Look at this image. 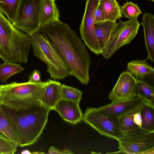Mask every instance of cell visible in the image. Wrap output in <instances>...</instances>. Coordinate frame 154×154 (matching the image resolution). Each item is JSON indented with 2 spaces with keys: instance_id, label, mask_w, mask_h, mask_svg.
Segmentation results:
<instances>
[{
  "instance_id": "36",
  "label": "cell",
  "mask_w": 154,
  "mask_h": 154,
  "mask_svg": "<svg viewBox=\"0 0 154 154\" xmlns=\"http://www.w3.org/2000/svg\"><path fill=\"white\" fill-rule=\"evenodd\" d=\"M111 0L113 2H116L117 1L116 0Z\"/></svg>"
},
{
  "instance_id": "22",
  "label": "cell",
  "mask_w": 154,
  "mask_h": 154,
  "mask_svg": "<svg viewBox=\"0 0 154 154\" xmlns=\"http://www.w3.org/2000/svg\"><path fill=\"white\" fill-rule=\"evenodd\" d=\"M99 3L102 6L106 20L116 21L122 17L118 2L111 0H100Z\"/></svg>"
},
{
  "instance_id": "9",
  "label": "cell",
  "mask_w": 154,
  "mask_h": 154,
  "mask_svg": "<svg viewBox=\"0 0 154 154\" xmlns=\"http://www.w3.org/2000/svg\"><path fill=\"white\" fill-rule=\"evenodd\" d=\"M119 152L128 154L154 153V133L124 136L118 140Z\"/></svg>"
},
{
  "instance_id": "38",
  "label": "cell",
  "mask_w": 154,
  "mask_h": 154,
  "mask_svg": "<svg viewBox=\"0 0 154 154\" xmlns=\"http://www.w3.org/2000/svg\"></svg>"
},
{
  "instance_id": "10",
  "label": "cell",
  "mask_w": 154,
  "mask_h": 154,
  "mask_svg": "<svg viewBox=\"0 0 154 154\" xmlns=\"http://www.w3.org/2000/svg\"><path fill=\"white\" fill-rule=\"evenodd\" d=\"M19 142V146L23 147L35 143L37 141L28 126L22 112H15L3 106Z\"/></svg>"
},
{
  "instance_id": "37",
  "label": "cell",
  "mask_w": 154,
  "mask_h": 154,
  "mask_svg": "<svg viewBox=\"0 0 154 154\" xmlns=\"http://www.w3.org/2000/svg\"><path fill=\"white\" fill-rule=\"evenodd\" d=\"M148 1H152L153 2H154V0H147Z\"/></svg>"
},
{
  "instance_id": "25",
  "label": "cell",
  "mask_w": 154,
  "mask_h": 154,
  "mask_svg": "<svg viewBox=\"0 0 154 154\" xmlns=\"http://www.w3.org/2000/svg\"><path fill=\"white\" fill-rule=\"evenodd\" d=\"M82 91L64 84L62 85L61 98L79 102L82 97Z\"/></svg>"
},
{
  "instance_id": "26",
  "label": "cell",
  "mask_w": 154,
  "mask_h": 154,
  "mask_svg": "<svg viewBox=\"0 0 154 154\" xmlns=\"http://www.w3.org/2000/svg\"><path fill=\"white\" fill-rule=\"evenodd\" d=\"M120 10L125 17L130 19L138 17L142 12L137 4L131 1L127 2L120 7Z\"/></svg>"
},
{
  "instance_id": "4",
  "label": "cell",
  "mask_w": 154,
  "mask_h": 154,
  "mask_svg": "<svg viewBox=\"0 0 154 154\" xmlns=\"http://www.w3.org/2000/svg\"><path fill=\"white\" fill-rule=\"evenodd\" d=\"M30 37L33 54L46 63L51 78L62 79L71 75L69 65L45 34L38 31Z\"/></svg>"
},
{
  "instance_id": "18",
  "label": "cell",
  "mask_w": 154,
  "mask_h": 154,
  "mask_svg": "<svg viewBox=\"0 0 154 154\" xmlns=\"http://www.w3.org/2000/svg\"><path fill=\"white\" fill-rule=\"evenodd\" d=\"M59 17L55 0H42L40 15L41 27L60 20Z\"/></svg>"
},
{
  "instance_id": "11",
  "label": "cell",
  "mask_w": 154,
  "mask_h": 154,
  "mask_svg": "<svg viewBox=\"0 0 154 154\" xmlns=\"http://www.w3.org/2000/svg\"><path fill=\"white\" fill-rule=\"evenodd\" d=\"M136 79L128 71H125L119 78L108 97L112 102L130 99L135 96Z\"/></svg>"
},
{
  "instance_id": "32",
  "label": "cell",
  "mask_w": 154,
  "mask_h": 154,
  "mask_svg": "<svg viewBox=\"0 0 154 154\" xmlns=\"http://www.w3.org/2000/svg\"><path fill=\"white\" fill-rule=\"evenodd\" d=\"M48 154H73L70 150L68 149L61 150L53 146H51L49 149Z\"/></svg>"
},
{
  "instance_id": "23",
  "label": "cell",
  "mask_w": 154,
  "mask_h": 154,
  "mask_svg": "<svg viewBox=\"0 0 154 154\" xmlns=\"http://www.w3.org/2000/svg\"><path fill=\"white\" fill-rule=\"evenodd\" d=\"M24 69V68L16 63H4L0 64V81L3 83H6L10 77Z\"/></svg>"
},
{
  "instance_id": "31",
  "label": "cell",
  "mask_w": 154,
  "mask_h": 154,
  "mask_svg": "<svg viewBox=\"0 0 154 154\" xmlns=\"http://www.w3.org/2000/svg\"><path fill=\"white\" fill-rule=\"evenodd\" d=\"M41 74L40 72L35 69L33 71L28 78L29 82H41Z\"/></svg>"
},
{
  "instance_id": "12",
  "label": "cell",
  "mask_w": 154,
  "mask_h": 154,
  "mask_svg": "<svg viewBox=\"0 0 154 154\" xmlns=\"http://www.w3.org/2000/svg\"><path fill=\"white\" fill-rule=\"evenodd\" d=\"M66 122L75 125L82 120L83 114L79 103L61 98L53 109Z\"/></svg>"
},
{
  "instance_id": "8",
  "label": "cell",
  "mask_w": 154,
  "mask_h": 154,
  "mask_svg": "<svg viewBox=\"0 0 154 154\" xmlns=\"http://www.w3.org/2000/svg\"><path fill=\"white\" fill-rule=\"evenodd\" d=\"M100 0H86L85 10L79 30L82 39L85 45L94 53L101 54L94 26V15Z\"/></svg>"
},
{
  "instance_id": "33",
  "label": "cell",
  "mask_w": 154,
  "mask_h": 154,
  "mask_svg": "<svg viewBox=\"0 0 154 154\" xmlns=\"http://www.w3.org/2000/svg\"><path fill=\"white\" fill-rule=\"evenodd\" d=\"M141 110L136 113L134 115L133 118L134 123L136 125L140 128V129L142 125V119L140 113Z\"/></svg>"
},
{
  "instance_id": "35",
  "label": "cell",
  "mask_w": 154,
  "mask_h": 154,
  "mask_svg": "<svg viewBox=\"0 0 154 154\" xmlns=\"http://www.w3.org/2000/svg\"><path fill=\"white\" fill-rule=\"evenodd\" d=\"M36 153V154H38V153H40H40H42H42H43V152H33V153Z\"/></svg>"
},
{
  "instance_id": "15",
  "label": "cell",
  "mask_w": 154,
  "mask_h": 154,
  "mask_svg": "<svg viewBox=\"0 0 154 154\" xmlns=\"http://www.w3.org/2000/svg\"><path fill=\"white\" fill-rule=\"evenodd\" d=\"M145 102L142 100L138 104L119 117L121 129L124 136L142 133L140 128L134 123L133 118L136 113L141 110Z\"/></svg>"
},
{
  "instance_id": "20",
  "label": "cell",
  "mask_w": 154,
  "mask_h": 154,
  "mask_svg": "<svg viewBox=\"0 0 154 154\" xmlns=\"http://www.w3.org/2000/svg\"><path fill=\"white\" fill-rule=\"evenodd\" d=\"M140 113L142 132L145 133H154V107L145 102Z\"/></svg>"
},
{
  "instance_id": "2",
  "label": "cell",
  "mask_w": 154,
  "mask_h": 154,
  "mask_svg": "<svg viewBox=\"0 0 154 154\" xmlns=\"http://www.w3.org/2000/svg\"><path fill=\"white\" fill-rule=\"evenodd\" d=\"M30 37L15 28L0 11V58L4 63H26Z\"/></svg>"
},
{
  "instance_id": "24",
  "label": "cell",
  "mask_w": 154,
  "mask_h": 154,
  "mask_svg": "<svg viewBox=\"0 0 154 154\" xmlns=\"http://www.w3.org/2000/svg\"><path fill=\"white\" fill-rule=\"evenodd\" d=\"M21 0H0V11L12 23L14 21Z\"/></svg>"
},
{
  "instance_id": "19",
  "label": "cell",
  "mask_w": 154,
  "mask_h": 154,
  "mask_svg": "<svg viewBox=\"0 0 154 154\" xmlns=\"http://www.w3.org/2000/svg\"><path fill=\"white\" fill-rule=\"evenodd\" d=\"M127 68L129 72L138 79L142 80L154 72V68L146 60L131 61L128 63Z\"/></svg>"
},
{
  "instance_id": "3",
  "label": "cell",
  "mask_w": 154,
  "mask_h": 154,
  "mask_svg": "<svg viewBox=\"0 0 154 154\" xmlns=\"http://www.w3.org/2000/svg\"><path fill=\"white\" fill-rule=\"evenodd\" d=\"M47 82H14L0 86V103L15 112H21L41 102L40 98Z\"/></svg>"
},
{
  "instance_id": "7",
  "label": "cell",
  "mask_w": 154,
  "mask_h": 154,
  "mask_svg": "<svg viewBox=\"0 0 154 154\" xmlns=\"http://www.w3.org/2000/svg\"><path fill=\"white\" fill-rule=\"evenodd\" d=\"M140 24L137 17L122 21L120 20L116 29L101 54L109 59L122 46L129 44L137 34Z\"/></svg>"
},
{
  "instance_id": "5",
  "label": "cell",
  "mask_w": 154,
  "mask_h": 154,
  "mask_svg": "<svg viewBox=\"0 0 154 154\" xmlns=\"http://www.w3.org/2000/svg\"><path fill=\"white\" fill-rule=\"evenodd\" d=\"M42 0H21L14 21L16 28L31 36L40 28V15Z\"/></svg>"
},
{
  "instance_id": "17",
  "label": "cell",
  "mask_w": 154,
  "mask_h": 154,
  "mask_svg": "<svg viewBox=\"0 0 154 154\" xmlns=\"http://www.w3.org/2000/svg\"><path fill=\"white\" fill-rule=\"evenodd\" d=\"M117 24L116 21L107 20L94 23L96 36L102 51L114 32Z\"/></svg>"
},
{
  "instance_id": "30",
  "label": "cell",
  "mask_w": 154,
  "mask_h": 154,
  "mask_svg": "<svg viewBox=\"0 0 154 154\" xmlns=\"http://www.w3.org/2000/svg\"><path fill=\"white\" fill-rule=\"evenodd\" d=\"M0 132L5 136L17 146H19V141L14 138L6 128L0 122Z\"/></svg>"
},
{
  "instance_id": "14",
  "label": "cell",
  "mask_w": 154,
  "mask_h": 154,
  "mask_svg": "<svg viewBox=\"0 0 154 154\" xmlns=\"http://www.w3.org/2000/svg\"><path fill=\"white\" fill-rule=\"evenodd\" d=\"M46 82L41 94L40 101L51 110L61 98L62 85L58 81L51 79H48Z\"/></svg>"
},
{
  "instance_id": "1",
  "label": "cell",
  "mask_w": 154,
  "mask_h": 154,
  "mask_svg": "<svg viewBox=\"0 0 154 154\" xmlns=\"http://www.w3.org/2000/svg\"><path fill=\"white\" fill-rule=\"evenodd\" d=\"M55 45L69 67L71 75L82 84L88 85L91 64L85 44L68 24L60 20L40 27Z\"/></svg>"
},
{
  "instance_id": "16",
  "label": "cell",
  "mask_w": 154,
  "mask_h": 154,
  "mask_svg": "<svg viewBox=\"0 0 154 154\" xmlns=\"http://www.w3.org/2000/svg\"><path fill=\"white\" fill-rule=\"evenodd\" d=\"M143 26L147 59L154 61V15L149 13L143 14L141 24Z\"/></svg>"
},
{
  "instance_id": "13",
  "label": "cell",
  "mask_w": 154,
  "mask_h": 154,
  "mask_svg": "<svg viewBox=\"0 0 154 154\" xmlns=\"http://www.w3.org/2000/svg\"><path fill=\"white\" fill-rule=\"evenodd\" d=\"M142 100L140 97L136 96L127 100L112 102L97 108V109L104 115L119 117L138 104Z\"/></svg>"
},
{
  "instance_id": "6",
  "label": "cell",
  "mask_w": 154,
  "mask_h": 154,
  "mask_svg": "<svg viewBox=\"0 0 154 154\" xmlns=\"http://www.w3.org/2000/svg\"><path fill=\"white\" fill-rule=\"evenodd\" d=\"M82 120L101 135L117 140L124 136L121 129L119 117L103 114L96 107H88L83 114Z\"/></svg>"
},
{
  "instance_id": "34",
  "label": "cell",
  "mask_w": 154,
  "mask_h": 154,
  "mask_svg": "<svg viewBox=\"0 0 154 154\" xmlns=\"http://www.w3.org/2000/svg\"><path fill=\"white\" fill-rule=\"evenodd\" d=\"M32 153L29 150L27 149L24 150L21 152V154H31Z\"/></svg>"
},
{
  "instance_id": "27",
  "label": "cell",
  "mask_w": 154,
  "mask_h": 154,
  "mask_svg": "<svg viewBox=\"0 0 154 154\" xmlns=\"http://www.w3.org/2000/svg\"><path fill=\"white\" fill-rule=\"evenodd\" d=\"M17 147L5 136L0 134V154H14Z\"/></svg>"
},
{
  "instance_id": "29",
  "label": "cell",
  "mask_w": 154,
  "mask_h": 154,
  "mask_svg": "<svg viewBox=\"0 0 154 154\" xmlns=\"http://www.w3.org/2000/svg\"><path fill=\"white\" fill-rule=\"evenodd\" d=\"M106 20L103 8L99 3L95 11L94 15V23Z\"/></svg>"
},
{
  "instance_id": "21",
  "label": "cell",
  "mask_w": 154,
  "mask_h": 154,
  "mask_svg": "<svg viewBox=\"0 0 154 154\" xmlns=\"http://www.w3.org/2000/svg\"><path fill=\"white\" fill-rule=\"evenodd\" d=\"M135 96L154 107V88L142 80L136 79Z\"/></svg>"
},
{
  "instance_id": "28",
  "label": "cell",
  "mask_w": 154,
  "mask_h": 154,
  "mask_svg": "<svg viewBox=\"0 0 154 154\" xmlns=\"http://www.w3.org/2000/svg\"><path fill=\"white\" fill-rule=\"evenodd\" d=\"M0 122L6 128L11 134L19 141L18 139L14 132L13 127L7 116L3 106L0 103Z\"/></svg>"
}]
</instances>
